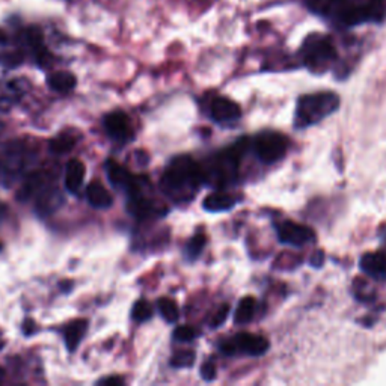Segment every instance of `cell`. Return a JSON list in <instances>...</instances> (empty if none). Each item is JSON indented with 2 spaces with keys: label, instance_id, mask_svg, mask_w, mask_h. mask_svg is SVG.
I'll return each mask as SVG.
<instances>
[{
  "label": "cell",
  "instance_id": "21",
  "mask_svg": "<svg viewBox=\"0 0 386 386\" xmlns=\"http://www.w3.org/2000/svg\"><path fill=\"white\" fill-rule=\"evenodd\" d=\"M255 309H257V301L252 296H246L239 302L237 308H235V314H234V321L237 325H246V323L251 321L255 316Z\"/></svg>",
  "mask_w": 386,
  "mask_h": 386
},
{
  "label": "cell",
  "instance_id": "15",
  "mask_svg": "<svg viewBox=\"0 0 386 386\" xmlns=\"http://www.w3.org/2000/svg\"><path fill=\"white\" fill-rule=\"evenodd\" d=\"M24 85L23 80L0 82V110H8L20 102L24 95Z\"/></svg>",
  "mask_w": 386,
  "mask_h": 386
},
{
  "label": "cell",
  "instance_id": "23",
  "mask_svg": "<svg viewBox=\"0 0 386 386\" xmlns=\"http://www.w3.org/2000/svg\"><path fill=\"white\" fill-rule=\"evenodd\" d=\"M50 151L53 154H67L76 146V139L71 134H59L48 144Z\"/></svg>",
  "mask_w": 386,
  "mask_h": 386
},
{
  "label": "cell",
  "instance_id": "31",
  "mask_svg": "<svg viewBox=\"0 0 386 386\" xmlns=\"http://www.w3.org/2000/svg\"><path fill=\"white\" fill-rule=\"evenodd\" d=\"M98 385H124V379L119 376H112V377H104L102 380H98Z\"/></svg>",
  "mask_w": 386,
  "mask_h": 386
},
{
  "label": "cell",
  "instance_id": "18",
  "mask_svg": "<svg viewBox=\"0 0 386 386\" xmlns=\"http://www.w3.org/2000/svg\"><path fill=\"white\" fill-rule=\"evenodd\" d=\"M86 176L85 165L80 160L73 159L65 166V188L70 193H77L82 189V184Z\"/></svg>",
  "mask_w": 386,
  "mask_h": 386
},
{
  "label": "cell",
  "instance_id": "26",
  "mask_svg": "<svg viewBox=\"0 0 386 386\" xmlns=\"http://www.w3.org/2000/svg\"><path fill=\"white\" fill-rule=\"evenodd\" d=\"M196 355L193 350H181L171 358V365L173 368H191L195 364Z\"/></svg>",
  "mask_w": 386,
  "mask_h": 386
},
{
  "label": "cell",
  "instance_id": "2",
  "mask_svg": "<svg viewBox=\"0 0 386 386\" xmlns=\"http://www.w3.org/2000/svg\"><path fill=\"white\" fill-rule=\"evenodd\" d=\"M340 106V98L333 92H317L302 95L297 100L294 127L308 129L313 127L320 121L332 115Z\"/></svg>",
  "mask_w": 386,
  "mask_h": 386
},
{
  "label": "cell",
  "instance_id": "10",
  "mask_svg": "<svg viewBox=\"0 0 386 386\" xmlns=\"http://www.w3.org/2000/svg\"><path fill=\"white\" fill-rule=\"evenodd\" d=\"M127 211L133 218L139 219V220L160 218V216H165L168 213V210L165 207L157 204L154 199L148 198L146 193L129 196Z\"/></svg>",
  "mask_w": 386,
  "mask_h": 386
},
{
  "label": "cell",
  "instance_id": "1",
  "mask_svg": "<svg viewBox=\"0 0 386 386\" xmlns=\"http://www.w3.org/2000/svg\"><path fill=\"white\" fill-rule=\"evenodd\" d=\"M204 181L201 166L189 156L173 159L160 180V189L177 204L189 203Z\"/></svg>",
  "mask_w": 386,
  "mask_h": 386
},
{
  "label": "cell",
  "instance_id": "13",
  "mask_svg": "<svg viewBox=\"0 0 386 386\" xmlns=\"http://www.w3.org/2000/svg\"><path fill=\"white\" fill-rule=\"evenodd\" d=\"M306 6L314 14L341 21L350 6V0H306Z\"/></svg>",
  "mask_w": 386,
  "mask_h": 386
},
{
  "label": "cell",
  "instance_id": "25",
  "mask_svg": "<svg viewBox=\"0 0 386 386\" xmlns=\"http://www.w3.org/2000/svg\"><path fill=\"white\" fill-rule=\"evenodd\" d=\"M153 306L149 305L146 301H144V299H141V301H138L134 304L133 306V311H132V317L133 320H136L138 323H144V321H148L153 318Z\"/></svg>",
  "mask_w": 386,
  "mask_h": 386
},
{
  "label": "cell",
  "instance_id": "5",
  "mask_svg": "<svg viewBox=\"0 0 386 386\" xmlns=\"http://www.w3.org/2000/svg\"><path fill=\"white\" fill-rule=\"evenodd\" d=\"M302 58L305 65L313 73H325L337 59V50L328 36L313 35L304 43Z\"/></svg>",
  "mask_w": 386,
  "mask_h": 386
},
{
  "label": "cell",
  "instance_id": "34",
  "mask_svg": "<svg viewBox=\"0 0 386 386\" xmlns=\"http://www.w3.org/2000/svg\"><path fill=\"white\" fill-rule=\"evenodd\" d=\"M2 380H4V370L0 368V382H2Z\"/></svg>",
  "mask_w": 386,
  "mask_h": 386
},
{
  "label": "cell",
  "instance_id": "3",
  "mask_svg": "<svg viewBox=\"0 0 386 386\" xmlns=\"http://www.w3.org/2000/svg\"><path fill=\"white\" fill-rule=\"evenodd\" d=\"M247 145L246 139L232 144L225 151L213 156L208 161V166L203 171L204 181H215V184H227L235 178V172L239 169V163Z\"/></svg>",
  "mask_w": 386,
  "mask_h": 386
},
{
  "label": "cell",
  "instance_id": "9",
  "mask_svg": "<svg viewBox=\"0 0 386 386\" xmlns=\"http://www.w3.org/2000/svg\"><path fill=\"white\" fill-rule=\"evenodd\" d=\"M278 239L281 243L291 246H305L316 242V232L306 225H301L291 220H284L275 225Z\"/></svg>",
  "mask_w": 386,
  "mask_h": 386
},
{
  "label": "cell",
  "instance_id": "12",
  "mask_svg": "<svg viewBox=\"0 0 386 386\" xmlns=\"http://www.w3.org/2000/svg\"><path fill=\"white\" fill-rule=\"evenodd\" d=\"M210 115L218 124H234L240 119L242 109L227 97H216L210 104Z\"/></svg>",
  "mask_w": 386,
  "mask_h": 386
},
{
  "label": "cell",
  "instance_id": "29",
  "mask_svg": "<svg viewBox=\"0 0 386 386\" xmlns=\"http://www.w3.org/2000/svg\"><path fill=\"white\" fill-rule=\"evenodd\" d=\"M228 313H230V306H228V305L220 306V309L218 311V314L215 316L213 321H211V326H213V328L222 326V325H223V321H225L227 317H228Z\"/></svg>",
  "mask_w": 386,
  "mask_h": 386
},
{
  "label": "cell",
  "instance_id": "8",
  "mask_svg": "<svg viewBox=\"0 0 386 386\" xmlns=\"http://www.w3.org/2000/svg\"><path fill=\"white\" fill-rule=\"evenodd\" d=\"M289 149V139L277 132L259 133L254 139V151L263 163H277Z\"/></svg>",
  "mask_w": 386,
  "mask_h": 386
},
{
  "label": "cell",
  "instance_id": "6",
  "mask_svg": "<svg viewBox=\"0 0 386 386\" xmlns=\"http://www.w3.org/2000/svg\"><path fill=\"white\" fill-rule=\"evenodd\" d=\"M220 352L228 356L234 355H247V356H263L269 350V341L264 337L251 333L240 332L234 335L230 340L220 343Z\"/></svg>",
  "mask_w": 386,
  "mask_h": 386
},
{
  "label": "cell",
  "instance_id": "36",
  "mask_svg": "<svg viewBox=\"0 0 386 386\" xmlns=\"http://www.w3.org/2000/svg\"><path fill=\"white\" fill-rule=\"evenodd\" d=\"M0 129H2V127H0Z\"/></svg>",
  "mask_w": 386,
  "mask_h": 386
},
{
  "label": "cell",
  "instance_id": "16",
  "mask_svg": "<svg viewBox=\"0 0 386 386\" xmlns=\"http://www.w3.org/2000/svg\"><path fill=\"white\" fill-rule=\"evenodd\" d=\"M240 198L234 196L231 193L225 192H216V193H210L204 201L203 207L205 211H210V213H222V211H228L234 208L239 204Z\"/></svg>",
  "mask_w": 386,
  "mask_h": 386
},
{
  "label": "cell",
  "instance_id": "14",
  "mask_svg": "<svg viewBox=\"0 0 386 386\" xmlns=\"http://www.w3.org/2000/svg\"><path fill=\"white\" fill-rule=\"evenodd\" d=\"M359 267L372 279L386 281V255L383 252L364 254L359 259Z\"/></svg>",
  "mask_w": 386,
  "mask_h": 386
},
{
  "label": "cell",
  "instance_id": "27",
  "mask_svg": "<svg viewBox=\"0 0 386 386\" xmlns=\"http://www.w3.org/2000/svg\"><path fill=\"white\" fill-rule=\"evenodd\" d=\"M173 338L180 343H189L196 338V331L192 326H178L173 331Z\"/></svg>",
  "mask_w": 386,
  "mask_h": 386
},
{
  "label": "cell",
  "instance_id": "17",
  "mask_svg": "<svg viewBox=\"0 0 386 386\" xmlns=\"http://www.w3.org/2000/svg\"><path fill=\"white\" fill-rule=\"evenodd\" d=\"M86 331H88V320L85 318L74 320L64 328L62 333H64V340L70 352H76V348L82 343Z\"/></svg>",
  "mask_w": 386,
  "mask_h": 386
},
{
  "label": "cell",
  "instance_id": "35",
  "mask_svg": "<svg viewBox=\"0 0 386 386\" xmlns=\"http://www.w3.org/2000/svg\"><path fill=\"white\" fill-rule=\"evenodd\" d=\"M0 251H2V246H0Z\"/></svg>",
  "mask_w": 386,
  "mask_h": 386
},
{
  "label": "cell",
  "instance_id": "7",
  "mask_svg": "<svg viewBox=\"0 0 386 386\" xmlns=\"http://www.w3.org/2000/svg\"><path fill=\"white\" fill-rule=\"evenodd\" d=\"M106 173L112 186L119 191H124L129 196L146 193V188H149V181L146 177L133 176L115 160L106 161Z\"/></svg>",
  "mask_w": 386,
  "mask_h": 386
},
{
  "label": "cell",
  "instance_id": "32",
  "mask_svg": "<svg viewBox=\"0 0 386 386\" xmlns=\"http://www.w3.org/2000/svg\"><path fill=\"white\" fill-rule=\"evenodd\" d=\"M8 218H9V208L6 207V204L0 203V223H4Z\"/></svg>",
  "mask_w": 386,
  "mask_h": 386
},
{
  "label": "cell",
  "instance_id": "33",
  "mask_svg": "<svg viewBox=\"0 0 386 386\" xmlns=\"http://www.w3.org/2000/svg\"><path fill=\"white\" fill-rule=\"evenodd\" d=\"M5 347V338H4V335L2 332H0V350H2V348Z\"/></svg>",
  "mask_w": 386,
  "mask_h": 386
},
{
  "label": "cell",
  "instance_id": "20",
  "mask_svg": "<svg viewBox=\"0 0 386 386\" xmlns=\"http://www.w3.org/2000/svg\"><path fill=\"white\" fill-rule=\"evenodd\" d=\"M47 83L50 86V90H53L55 92L67 94L76 88L77 79L70 71H58V73L50 74L48 79H47Z\"/></svg>",
  "mask_w": 386,
  "mask_h": 386
},
{
  "label": "cell",
  "instance_id": "19",
  "mask_svg": "<svg viewBox=\"0 0 386 386\" xmlns=\"http://www.w3.org/2000/svg\"><path fill=\"white\" fill-rule=\"evenodd\" d=\"M86 199L92 207L107 208L114 204V196L100 181H92L86 188Z\"/></svg>",
  "mask_w": 386,
  "mask_h": 386
},
{
  "label": "cell",
  "instance_id": "30",
  "mask_svg": "<svg viewBox=\"0 0 386 386\" xmlns=\"http://www.w3.org/2000/svg\"><path fill=\"white\" fill-rule=\"evenodd\" d=\"M323 263H325V254H323L321 251L314 252V255L311 257V264H313L314 267H321Z\"/></svg>",
  "mask_w": 386,
  "mask_h": 386
},
{
  "label": "cell",
  "instance_id": "28",
  "mask_svg": "<svg viewBox=\"0 0 386 386\" xmlns=\"http://www.w3.org/2000/svg\"><path fill=\"white\" fill-rule=\"evenodd\" d=\"M216 375H218V370H216V364L213 363V360H205V363L203 364L201 367V376L205 382H211L216 379Z\"/></svg>",
  "mask_w": 386,
  "mask_h": 386
},
{
  "label": "cell",
  "instance_id": "24",
  "mask_svg": "<svg viewBox=\"0 0 386 386\" xmlns=\"http://www.w3.org/2000/svg\"><path fill=\"white\" fill-rule=\"evenodd\" d=\"M157 308H159L160 316L163 317L168 323H176L178 320V317H180L178 306H177L176 302L172 301V299H168V297L159 299Z\"/></svg>",
  "mask_w": 386,
  "mask_h": 386
},
{
  "label": "cell",
  "instance_id": "4",
  "mask_svg": "<svg viewBox=\"0 0 386 386\" xmlns=\"http://www.w3.org/2000/svg\"><path fill=\"white\" fill-rule=\"evenodd\" d=\"M33 159V151L24 142H11L0 148V181L18 178Z\"/></svg>",
  "mask_w": 386,
  "mask_h": 386
},
{
  "label": "cell",
  "instance_id": "22",
  "mask_svg": "<svg viewBox=\"0 0 386 386\" xmlns=\"http://www.w3.org/2000/svg\"><path fill=\"white\" fill-rule=\"evenodd\" d=\"M205 245H207L205 234H203V232L195 234L193 237L188 242V245H186V247H184L186 258L191 259V261H195L199 255L203 254Z\"/></svg>",
  "mask_w": 386,
  "mask_h": 386
},
{
  "label": "cell",
  "instance_id": "11",
  "mask_svg": "<svg viewBox=\"0 0 386 386\" xmlns=\"http://www.w3.org/2000/svg\"><path fill=\"white\" fill-rule=\"evenodd\" d=\"M104 129L112 139L126 144L133 139V129L130 118L124 112H112L104 117Z\"/></svg>",
  "mask_w": 386,
  "mask_h": 386
}]
</instances>
